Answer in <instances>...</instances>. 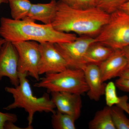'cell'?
<instances>
[{
  "label": "cell",
  "mask_w": 129,
  "mask_h": 129,
  "mask_svg": "<svg viewBox=\"0 0 129 129\" xmlns=\"http://www.w3.org/2000/svg\"><path fill=\"white\" fill-rule=\"evenodd\" d=\"M119 9L129 14V1L121 6Z\"/></svg>",
  "instance_id": "28"
},
{
  "label": "cell",
  "mask_w": 129,
  "mask_h": 129,
  "mask_svg": "<svg viewBox=\"0 0 129 129\" xmlns=\"http://www.w3.org/2000/svg\"><path fill=\"white\" fill-rule=\"evenodd\" d=\"M34 86L46 89L50 93L64 92L81 95L88 90L83 70L70 68L59 73L46 74Z\"/></svg>",
  "instance_id": "4"
},
{
  "label": "cell",
  "mask_w": 129,
  "mask_h": 129,
  "mask_svg": "<svg viewBox=\"0 0 129 129\" xmlns=\"http://www.w3.org/2000/svg\"><path fill=\"white\" fill-rule=\"evenodd\" d=\"M18 53L13 44L6 41L0 48V81L7 77L12 85H18Z\"/></svg>",
  "instance_id": "9"
},
{
  "label": "cell",
  "mask_w": 129,
  "mask_h": 129,
  "mask_svg": "<svg viewBox=\"0 0 129 129\" xmlns=\"http://www.w3.org/2000/svg\"><path fill=\"white\" fill-rule=\"evenodd\" d=\"M71 7L78 9H86L97 7L98 0H61Z\"/></svg>",
  "instance_id": "21"
},
{
  "label": "cell",
  "mask_w": 129,
  "mask_h": 129,
  "mask_svg": "<svg viewBox=\"0 0 129 129\" xmlns=\"http://www.w3.org/2000/svg\"><path fill=\"white\" fill-rule=\"evenodd\" d=\"M96 42L95 37L81 36L70 42L55 43V47L64 58L68 68L84 69L86 66L85 56L88 48Z\"/></svg>",
  "instance_id": "6"
},
{
  "label": "cell",
  "mask_w": 129,
  "mask_h": 129,
  "mask_svg": "<svg viewBox=\"0 0 129 129\" xmlns=\"http://www.w3.org/2000/svg\"><path fill=\"white\" fill-rule=\"evenodd\" d=\"M111 114L114 124L116 129H129V119L124 111L118 106L111 107Z\"/></svg>",
  "instance_id": "18"
},
{
  "label": "cell",
  "mask_w": 129,
  "mask_h": 129,
  "mask_svg": "<svg viewBox=\"0 0 129 129\" xmlns=\"http://www.w3.org/2000/svg\"><path fill=\"white\" fill-rule=\"evenodd\" d=\"M12 18L22 20L27 16L32 4L29 0H8Z\"/></svg>",
  "instance_id": "16"
},
{
  "label": "cell",
  "mask_w": 129,
  "mask_h": 129,
  "mask_svg": "<svg viewBox=\"0 0 129 129\" xmlns=\"http://www.w3.org/2000/svg\"><path fill=\"white\" fill-rule=\"evenodd\" d=\"M127 59L122 50H114L107 59L99 64L103 82L118 77L119 74L127 68Z\"/></svg>",
  "instance_id": "11"
},
{
  "label": "cell",
  "mask_w": 129,
  "mask_h": 129,
  "mask_svg": "<svg viewBox=\"0 0 129 129\" xmlns=\"http://www.w3.org/2000/svg\"><path fill=\"white\" fill-rule=\"evenodd\" d=\"M6 41L3 38H0V48Z\"/></svg>",
  "instance_id": "29"
},
{
  "label": "cell",
  "mask_w": 129,
  "mask_h": 129,
  "mask_svg": "<svg viewBox=\"0 0 129 129\" xmlns=\"http://www.w3.org/2000/svg\"><path fill=\"white\" fill-rule=\"evenodd\" d=\"M95 38L113 50L129 46V14L120 9L111 13L108 23Z\"/></svg>",
  "instance_id": "5"
},
{
  "label": "cell",
  "mask_w": 129,
  "mask_h": 129,
  "mask_svg": "<svg viewBox=\"0 0 129 129\" xmlns=\"http://www.w3.org/2000/svg\"><path fill=\"white\" fill-rule=\"evenodd\" d=\"M0 35L6 41H34L38 43L70 42L77 38L73 33L60 32L51 24H40L27 19L16 20L2 17L1 19Z\"/></svg>",
  "instance_id": "2"
},
{
  "label": "cell",
  "mask_w": 129,
  "mask_h": 129,
  "mask_svg": "<svg viewBox=\"0 0 129 129\" xmlns=\"http://www.w3.org/2000/svg\"><path fill=\"white\" fill-rule=\"evenodd\" d=\"M110 14L98 7L78 9L61 0L57 3L55 17L51 24L60 32L96 37L108 23Z\"/></svg>",
  "instance_id": "1"
},
{
  "label": "cell",
  "mask_w": 129,
  "mask_h": 129,
  "mask_svg": "<svg viewBox=\"0 0 129 129\" xmlns=\"http://www.w3.org/2000/svg\"><path fill=\"white\" fill-rule=\"evenodd\" d=\"M118 77L119 78L129 79V68H127L123 70L119 74Z\"/></svg>",
  "instance_id": "26"
},
{
  "label": "cell",
  "mask_w": 129,
  "mask_h": 129,
  "mask_svg": "<svg viewBox=\"0 0 129 129\" xmlns=\"http://www.w3.org/2000/svg\"><path fill=\"white\" fill-rule=\"evenodd\" d=\"M57 3L56 0H51L47 3L32 4L27 16L24 19L40 21L44 24H51L55 17Z\"/></svg>",
  "instance_id": "13"
},
{
  "label": "cell",
  "mask_w": 129,
  "mask_h": 129,
  "mask_svg": "<svg viewBox=\"0 0 129 129\" xmlns=\"http://www.w3.org/2000/svg\"><path fill=\"white\" fill-rule=\"evenodd\" d=\"M17 120V116L14 114L0 112V129H4V126L7 122L10 121L15 123Z\"/></svg>",
  "instance_id": "22"
},
{
  "label": "cell",
  "mask_w": 129,
  "mask_h": 129,
  "mask_svg": "<svg viewBox=\"0 0 129 129\" xmlns=\"http://www.w3.org/2000/svg\"><path fill=\"white\" fill-rule=\"evenodd\" d=\"M128 108L129 109V103H128Z\"/></svg>",
  "instance_id": "31"
},
{
  "label": "cell",
  "mask_w": 129,
  "mask_h": 129,
  "mask_svg": "<svg viewBox=\"0 0 129 129\" xmlns=\"http://www.w3.org/2000/svg\"><path fill=\"white\" fill-rule=\"evenodd\" d=\"M13 122H7L5 123L4 126V129H25L21 128L20 127L16 126L14 124Z\"/></svg>",
  "instance_id": "25"
},
{
  "label": "cell",
  "mask_w": 129,
  "mask_h": 129,
  "mask_svg": "<svg viewBox=\"0 0 129 129\" xmlns=\"http://www.w3.org/2000/svg\"><path fill=\"white\" fill-rule=\"evenodd\" d=\"M120 97V102L117 106L122 108L124 111H125L129 115V109L128 107V97L127 96L124 95Z\"/></svg>",
  "instance_id": "24"
},
{
  "label": "cell",
  "mask_w": 129,
  "mask_h": 129,
  "mask_svg": "<svg viewBox=\"0 0 129 129\" xmlns=\"http://www.w3.org/2000/svg\"><path fill=\"white\" fill-rule=\"evenodd\" d=\"M18 53L19 73H27L37 81L40 80L39 67L41 54L39 44L34 41L12 43Z\"/></svg>",
  "instance_id": "7"
},
{
  "label": "cell",
  "mask_w": 129,
  "mask_h": 129,
  "mask_svg": "<svg viewBox=\"0 0 129 129\" xmlns=\"http://www.w3.org/2000/svg\"><path fill=\"white\" fill-rule=\"evenodd\" d=\"M111 107L107 106L97 111L89 123L90 129H116L111 114Z\"/></svg>",
  "instance_id": "15"
},
{
  "label": "cell",
  "mask_w": 129,
  "mask_h": 129,
  "mask_svg": "<svg viewBox=\"0 0 129 129\" xmlns=\"http://www.w3.org/2000/svg\"><path fill=\"white\" fill-rule=\"evenodd\" d=\"M51 100L57 111L69 114L77 120L80 116L82 104L81 95L70 92H51Z\"/></svg>",
  "instance_id": "10"
},
{
  "label": "cell",
  "mask_w": 129,
  "mask_h": 129,
  "mask_svg": "<svg viewBox=\"0 0 129 129\" xmlns=\"http://www.w3.org/2000/svg\"><path fill=\"white\" fill-rule=\"evenodd\" d=\"M83 70L88 87V96L91 100L98 101L104 95L106 85L102 80L99 65L89 63Z\"/></svg>",
  "instance_id": "12"
},
{
  "label": "cell",
  "mask_w": 129,
  "mask_h": 129,
  "mask_svg": "<svg viewBox=\"0 0 129 129\" xmlns=\"http://www.w3.org/2000/svg\"><path fill=\"white\" fill-rule=\"evenodd\" d=\"M51 123L55 129H75L76 119L73 116L56 111L52 113Z\"/></svg>",
  "instance_id": "17"
},
{
  "label": "cell",
  "mask_w": 129,
  "mask_h": 129,
  "mask_svg": "<svg viewBox=\"0 0 129 129\" xmlns=\"http://www.w3.org/2000/svg\"><path fill=\"white\" fill-rule=\"evenodd\" d=\"M116 87L115 83L112 81L106 84L104 95L106 104L110 107L115 105L117 106L120 102V97L117 95Z\"/></svg>",
  "instance_id": "19"
},
{
  "label": "cell",
  "mask_w": 129,
  "mask_h": 129,
  "mask_svg": "<svg viewBox=\"0 0 129 129\" xmlns=\"http://www.w3.org/2000/svg\"><path fill=\"white\" fill-rule=\"evenodd\" d=\"M124 54L127 62V68H129V46L126 47L121 49Z\"/></svg>",
  "instance_id": "27"
},
{
  "label": "cell",
  "mask_w": 129,
  "mask_h": 129,
  "mask_svg": "<svg viewBox=\"0 0 129 129\" xmlns=\"http://www.w3.org/2000/svg\"><path fill=\"white\" fill-rule=\"evenodd\" d=\"M129 0H98L97 7L107 13L111 14L119 9Z\"/></svg>",
  "instance_id": "20"
},
{
  "label": "cell",
  "mask_w": 129,
  "mask_h": 129,
  "mask_svg": "<svg viewBox=\"0 0 129 129\" xmlns=\"http://www.w3.org/2000/svg\"><path fill=\"white\" fill-rule=\"evenodd\" d=\"M39 44L41 54L40 75L59 73L68 68L66 61L56 48L54 43L45 42Z\"/></svg>",
  "instance_id": "8"
},
{
  "label": "cell",
  "mask_w": 129,
  "mask_h": 129,
  "mask_svg": "<svg viewBox=\"0 0 129 129\" xmlns=\"http://www.w3.org/2000/svg\"><path fill=\"white\" fill-rule=\"evenodd\" d=\"M8 3V0H0V5L3 3L7 4Z\"/></svg>",
  "instance_id": "30"
},
{
  "label": "cell",
  "mask_w": 129,
  "mask_h": 129,
  "mask_svg": "<svg viewBox=\"0 0 129 129\" xmlns=\"http://www.w3.org/2000/svg\"><path fill=\"white\" fill-rule=\"evenodd\" d=\"M113 49L99 42H95L88 48L85 60L86 64L93 63L99 64L109 57Z\"/></svg>",
  "instance_id": "14"
},
{
  "label": "cell",
  "mask_w": 129,
  "mask_h": 129,
  "mask_svg": "<svg viewBox=\"0 0 129 129\" xmlns=\"http://www.w3.org/2000/svg\"><path fill=\"white\" fill-rule=\"evenodd\" d=\"M19 84L14 87H6L5 91L12 95L14 101L3 109L10 110L17 108H23L28 113V126H32L34 117L37 112H55V104L48 94L37 98L33 94L27 73H19Z\"/></svg>",
  "instance_id": "3"
},
{
  "label": "cell",
  "mask_w": 129,
  "mask_h": 129,
  "mask_svg": "<svg viewBox=\"0 0 129 129\" xmlns=\"http://www.w3.org/2000/svg\"><path fill=\"white\" fill-rule=\"evenodd\" d=\"M115 84L119 89L129 92V79L119 78L116 80Z\"/></svg>",
  "instance_id": "23"
}]
</instances>
